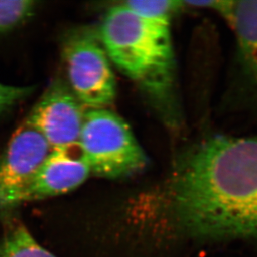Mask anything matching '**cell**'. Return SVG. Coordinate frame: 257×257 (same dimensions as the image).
Here are the masks:
<instances>
[{"label":"cell","instance_id":"6da1fadb","mask_svg":"<svg viewBox=\"0 0 257 257\" xmlns=\"http://www.w3.org/2000/svg\"><path fill=\"white\" fill-rule=\"evenodd\" d=\"M169 195L178 225L192 235L257 237V137L200 143L180 161Z\"/></svg>","mask_w":257,"mask_h":257},{"label":"cell","instance_id":"7a4b0ae2","mask_svg":"<svg viewBox=\"0 0 257 257\" xmlns=\"http://www.w3.org/2000/svg\"><path fill=\"white\" fill-rule=\"evenodd\" d=\"M98 39L110 61L151 97L163 99L174 82L171 26L145 20L121 3L110 8Z\"/></svg>","mask_w":257,"mask_h":257},{"label":"cell","instance_id":"3957f363","mask_svg":"<svg viewBox=\"0 0 257 257\" xmlns=\"http://www.w3.org/2000/svg\"><path fill=\"white\" fill-rule=\"evenodd\" d=\"M78 147L92 174L98 177H126L148 163L128 124L107 108H87Z\"/></svg>","mask_w":257,"mask_h":257},{"label":"cell","instance_id":"277c9868","mask_svg":"<svg viewBox=\"0 0 257 257\" xmlns=\"http://www.w3.org/2000/svg\"><path fill=\"white\" fill-rule=\"evenodd\" d=\"M67 83L87 108H106L116 97L114 74L98 37L87 31L70 34L63 46Z\"/></svg>","mask_w":257,"mask_h":257},{"label":"cell","instance_id":"5b68a950","mask_svg":"<svg viewBox=\"0 0 257 257\" xmlns=\"http://www.w3.org/2000/svg\"><path fill=\"white\" fill-rule=\"evenodd\" d=\"M52 149L25 119L0 154V213L22 204L29 182Z\"/></svg>","mask_w":257,"mask_h":257},{"label":"cell","instance_id":"8992f818","mask_svg":"<svg viewBox=\"0 0 257 257\" xmlns=\"http://www.w3.org/2000/svg\"><path fill=\"white\" fill-rule=\"evenodd\" d=\"M86 110L67 81L58 78L47 88L26 120L52 150L66 149L78 145Z\"/></svg>","mask_w":257,"mask_h":257},{"label":"cell","instance_id":"52a82bcc","mask_svg":"<svg viewBox=\"0 0 257 257\" xmlns=\"http://www.w3.org/2000/svg\"><path fill=\"white\" fill-rule=\"evenodd\" d=\"M91 173L78 144L52 150L29 182L22 204L65 194L83 184Z\"/></svg>","mask_w":257,"mask_h":257},{"label":"cell","instance_id":"ba28073f","mask_svg":"<svg viewBox=\"0 0 257 257\" xmlns=\"http://www.w3.org/2000/svg\"><path fill=\"white\" fill-rule=\"evenodd\" d=\"M221 14L235 33L245 66L257 83V0L227 1Z\"/></svg>","mask_w":257,"mask_h":257},{"label":"cell","instance_id":"9c48e42d","mask_svg":"<svg viewBox=\"0 0 257 257\" xmlns=\"http://www.w3.org/2000/svg\"><path fill=\"white\" fill-rule=\"evenodd\" d=\"M0 257H57L43 247L27 229L18 226L5 235L0 244Z\"/></svg>","mask_w":257,"mask_h":257},{"label":"cell","instance_id":"30bf717a","mask_svg":"<svg viewBox=\"0 0 257 257\" xmlns=\"http://www.w3.org/2000/svg\"><path fill=\"white\" fill-rule=\"evenodd\" d=\"M123 4L145 20L169 26L173 14L183 6L182 1L172 0H131Z\"/></svg>","mask_w":257,"mask_h":257},{"label":"cell","instance_id":"8fae6325","mask_svg":"<svg viewBox=\"0 0 257 257\" xmlns=\"http://www.w3.org/2000/svg\"><path fill=\"white\" fill-rule=\"evenodd\" d=\"M37 5L33 0H0V34L12 31L29 20Z\"/></svg>","mask_w":257,"mask_h":257},{"label":"cell","instance_id":"7c38bea8","mask_svg":"<svg viewBox=\"0 0 257 257\" xmlns=\"http://www.w3.org/2000/svg\"><path fill=\"white\" fill-rule=\"evenodd\" d=\"M32 86H11L0 83V113L20 104L34 92Z\"/></svg>","mask_w":257,"mask_h":257}]
</instances>
